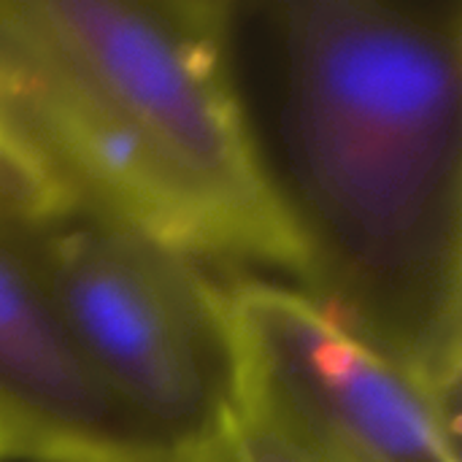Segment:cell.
<instances>
[{"label": "cell", "mask_w": 462, "mask_h": 462, "mask_svg": "<svg viewBox=\"0 0 462 462\" xmlns=\"http://www.w3.org/2000/svg\"><path fill=\"white\" fill-rule=\"evenodd\" d=\"M295 290L460 406L462 0H222Z\"/></svg>", "instance_id": "6da1fadb"}, {"label": "cell", "mask_w": 462, "mask_h": 462, "mask_svg": "<svg viewBox=\"0 0 462 462\" xmlns=\"http://www.w3.org/2000/svg\"><path fill=\"white\" fill-rule=\"evenodd\" d=\"M0 130L65 206L217 273L292 279L222 60V0H0Z\"/></svg>", "instance_id": "7a4b0ae2"}, {"label": "cell", "mask_w": 462, "mask_h": 462, "mask_svg": "<svg viewBox=\"0 0 462 462\" xmlns=\"http://www.w3.org/2000/svg\"><path fill=\"white\" fill-rule=\"evenodd\" d=\"M24 246L73 349L165 460L233 406L227 282L217 271L76 211Z\"/></svg>", "instance_id": "3957f363"}, {"label": "cell", "mask_w": 462, "mask_h": 462, "mask_svg": "<svg viewBox=\"0 0 462 462\" xmlns=\"http://www.w3.org/2000/svg\"><path fill=\"white\" fill-rule=\"evenodd\" d=\"M233 406L309 462H460L455 403L290 284L227 282Z\"/></svg>", "instance_id": "277c9868"}, {"label": "cell", "mask_w": 462, "mask_h": 462, "mask_svg": "<svg viewBox=\"0 0 462 462\" xmlns=\"http://www.w3.org/2000/svg\"><path fill=\"white\" fill-rule=\"evenodd\" d=\"M0 420L27 462H168L73 349L24 238L0 233Z\"/></svg>", "instance_id": "5b68a950"}, {"label": "cell", "mask_w": 462, "mask_h": 462, "mask_svg": "<svg viewBox=\"0 0 462 462\" xmlns=\"http://www.w3.org/2000/svg\"><path fill=\"white\" fill-rule=\"evenodd\" d=\"M70 208L0 130V233L32 236Z\"/></svg>", "instance_id": "8992f818"}, {"label": "cell", "mask_w": 462, "mask_h": 462, "mask_svg": "<svg viewBox=\"0 0 462 462\" xmlns=\"http://www.w3.org/2000/svg\"><path fill=\"white\" fill-rule=\"evenodd\" d=\"M168 462H309L263 422L230 406L198 441Z\"/></svg>", "instance_id": "52a82bcc"}, {"label": "cell", "mask_w": 462, "mask_h": 462, "mask_svg": "<svg viewBox=\"0 0 462 462\" xmlns=\"http://www.w3.org/2000/svg\"><path fill=\"white\" fill-rule=\"evenodd\" d=\"M11 460H24L14 433L5 428V422L0 420V462H11Z\"/></svg>", "instance_id": "ba28073f"}, {"label": "cell", "mask_w": 462, "mask_h": 462, "mask_svg": "<svg viewBox=\"0 0 462 462\" xmlns=\"http://www.w3.org/2000/svg\"><path fill=\"white\" fill-rule=\"evenodd\" d=\"M11 462H27V460H11Z\"/></svg>", "instance_id": "9c48e42d"}]
</instances>
